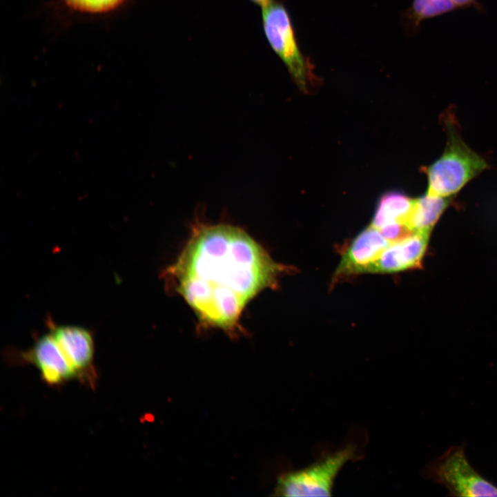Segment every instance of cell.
Returning <instances> with one entry per match:
<instances>
[{"mask_svg":"<svg viewBox=\"0 0 497 497\" xmlns=\"http://www.w3.org/2000/svg\"><path fill=\"white\" fill-rule=\"evenodd\" d=\"M50 333L56 340L79 376L91 370L94 340L88 329L71 325H57L48 321Z\"/></svg>","mask_w":497,"mask_h":497,"instance_id":"obj_9","label":"cell"},{"mask_svg":"<svg viewBox=\"0 0 497 497\" xmlns=\"http://www.w3.org/2000/svg\"><path fill=\"white\" fill-rule=\"evenodd\" d=\"M381 232L370 225L362 230L342 254L341 261L333 275V282L357 274L365 273L390 244Z\"/></svg>","mask_w":497,"mask_h":497,"instance_id":"obj_6","label":"cell"},{"mask_svg":"<svg viewBox=\"0 0 497 497\" xmlns=\"http://www.w3.org/2000/svg\"><path fill=\"white\" fill-rule=\"evenodd\" d=\"M286 270L241 228L198 223L164 276L201 326L235 337L246 306Z\"/></svg>","mask_w":497,"mask_h":497,"instance_id":"obj_1","label":"cell"},{"mask_svg":"<svg viewBox=\"0 0 497 497\" xmlns=\"http://www.w3.org/2000/svg\"><path fill=\"white\" fill-rule=\"evenodd\" d=\"M414 199L398 191L384 193L377 204L371 225L377 229L394 223L407 225Z\"/></svg>","mask_w":497,"mask_h":497,"instance_id":"obj_10","label":"cell"},{"mask_svg":"<svg viewBox=\"0 0 497 497\" xmlns=\"http://www.w3.org/2000/svg\"><path fill=\"white\" fill-rule=\"evenodd\" d=\"M429 234L413 233L391 242L365 273H391L418 267L425 253Z\"/></svg>","mask_w":497,"mask_h":497,"instance_id":"obj_8","label":"cell"},{"mask_svg":"<svg viewBox=\"0 0 497 497\" xmlns=\"http://www.w3.org/2000/svg\"><path fill=\"white\" fill-rule=\"evenodd\" d=\"M427 474L454 496H497V487L469 462L462 446L449 449L427 469Z\"/></svg>","mask_w":497,"mask_h":497,"instance_id":"obj_5","label":"cell"},{"mask_svg":"<svg viewBox=\"0 0 497 497\" xmlns=\"http://www.w3.org/2000/svg\"><path fill=\"white\" fill-rule=\"evenodd\" d=\"M73 8L87 12H104L118 6L124 0H66Z\"/></svg>","mask_w":497,"mask_h":497,"instance_id":"obj_13","label":"cell"},{"mask_svg":"<svg viewBox=\"0 0 497 497\" xmlns=\"http://www.w3.org/2000/svg\"><path fill=\"white\" fill-rule=\"evenodd\" d=\"M450 202L449 197L426 193L415 199L407 222L413 233H429Z\"/></svg>","mask_w":497,"mask_h":497,"instance_id":"obj_11","label":"cell"},{"mask_svg":"<svg viewBox=\"0 0 497 497\" xmlns=\"http://www.w3.org/2000/svg\"><path fill=\"white\" fill-rule=\"evenodd\" d=\"M458 9L451 0H413L410 7L402 14L403 26L409 35L420 30L424 20L432 19Z\"/></svg>","mask_w":497,"mask_h":497,"instance_id":"obj_12","label":"cell"},{"mask_svg":"<svg viewBox=\"0 0 497 497\" xmlns=\"http://www.w3.org/2000/svg\"><path fill=\"white\" fill-rule=\"evenodd\" d=\"M253 3L261 6L262 8L266 7V6L271 4L273 3V0H250Z\"/></svg>","mask_w":497,"mask_h":497,"instance_id":"obj_15","label":"cell"},{"mask_svg":"<svg viewBox=\"0 0 497 497\" xmlns=\"http://www.w3.org/2000/svg\"><path fill=\"white\" fill-rule=\"evenodd\" d=\"M355 454L347 446L306 468L280 476L275 495L282 496H330L337 475Z\"/></svg>","mask_w":497,"mask_h":497,"instance_id":"obj_4","label":"cell"},{"mask_svg":"<svg viewBox=\"0 0 497 497\" xmlns=\"http://www.w3.org/2000/svg\"><path fill=\"white\" fill-rule=\"evenodd\" d=\"M20 355L35 365L50 384H61L79 376L50 333L39 338L31 349Z\"/></svg>","mask_w":497,"mask_h":497,"instance_id":"obj_7","label":"cell"},{"mask_svg":"<svg viewBox=\"0 0 497 497\" xmlns=\"http://www.w3.org/2000/svg\"><path fill=\"white\" fill-rule=\"evenodd\" d=\"M458 8H466L474 7L478 11H483L484 7L480 4L478 0H451Z\"/></svg>","mask_w":497,"mask_h":497,"instance_id":"obj_14","label":"cell"},{"mask_svg":"<svg viewBox=\"0 0 497 497\" xmlns=\"http://www.w3.org/2000/svg\"><path fill=\"white\" fill-rule=\"evenodd\" d=\"M444 123L447 145L441 157L426 168L427 193L449 197L487 168V164L462 141L451 114L445 115Z\"/></svg>","mask_w":497,"mask_h":497,"instance_id":"obj_2","label":"cell"},{"mask_svg":"<svg viewBox=\"0 0 497 497\" xmlns=\"http://www.w3.org/2000/svg\"><path fill=\"white\" fill-rule=\"evenodd\" d=\"M263 29L275 52L284 63L298 87L305 91L314 78L312 66L301 52L289 14L279 3H271L262 8Z\"/></svg>","mask_w":497,"mask_h":497,"instance_id":"obj_3","label":"cell"}]
</instances>
